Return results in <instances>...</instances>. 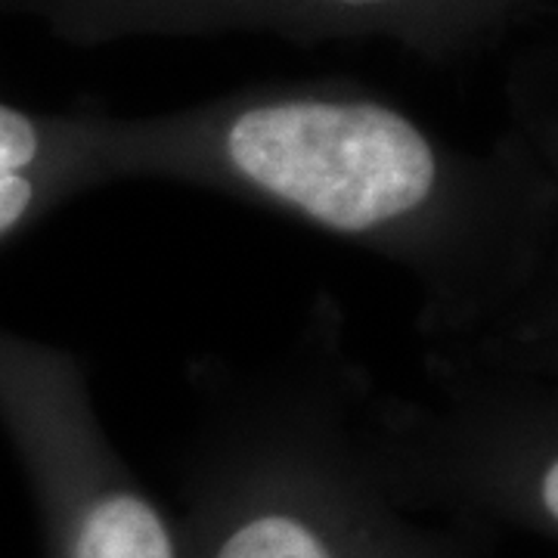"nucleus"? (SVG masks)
Masks as SVG:
<instances>
[{
	"instance_id": "1",
	"label": "nucleus",
	"mask_w": 558,
	"mask_h": 558,
	"mask_svg": "<svg viewBox=\"0 0 558 558\" xmlns=\"http://www.w3.org/2000/svg\"><path fill=\"white\" fill-rule=\"evenodd\" d=\"M112 180H165L282 218L385 260L416 292L428 351L497 336L537 289L553 202L519 131L459 146L385 97L264 87L109 124Z\"/></svg>"
},
{
	"instance_id": "2",
	"label": "nucleus",
	"mask_w": 558,
	"mask_h": 558,
	"mask_svg": "<svg viewBox=\"0 0 558 558\" xmlns=\"http://www.w3.org/2000/svg\"><path fill=\"white\" fill-rule=\"evenodd\" d=\"M180 469L183 558H487L497 531L400 506L363 438L373 379L323 307L258 366L193 373Z\"/></svg>"
},
{
	"instance_id": "3",
	"label": "nucleus",
	"mask_w": 558,
	"mask_h": 558,
	"mask_svg": "<svg viewBox=\"0 0 558 558\" xmlns=\"http://www.w3.org/2000/svg\"><path fill=\"white\" fill-rule=\"evenodd\" d=\"M428 388H369L363 438L400 506L558 543V379L428 354Z\"/></svg>"
},
{
	"instance_id": "4",
	"label": "nucleus",
	"mask_w": 558,
	"mask_h": 558,
	"mask_svg": "<svg viewBox=\"0 0 558 558\" xmlns=\"http://www.w3.org/2000/svg\"><path fill=\"white\" fill-rule=\"evenodd\" d=\"M0 413L35 487L47 558H183L178 519L112 440L72 354L0 332Z\"/></svg>"
},
{
	"instance_id": "5",
	"label": "nucleus",
	"mask_w": 558,
	"mask_h": 558,
	"mask_svg": "<svg viewBox=\"0 0 558 558\" xmlns=\"http://www.w3.org/2000/svg\"><path fill=\"white\" fill-rule=\"evenodd\" d=\"M524 0H60L62 22L94 40L190 32L289 38H391L453 53L490 35Z\"/></svg>"
},
{
	"instance_id": "6",
	"label": "nucleus",
	"mask_w": 558,
	"mask_h": 558,
	"mask_svg": "<svg viewBox=\"0 0 558 558\" xmlns=\"http://www.w3.org/2000/svg\"><path fill=\"white\" fill-rule=\"evenodd\" d=\"M112 116L38 119L0 102V242L60 202L112 186Z\"/></svg>"
},
{
	"instance_id": "7",
	"label": "nucleus",
	"mask_w": 558,
	"mask_h": 558,
	"mask_svg": "<svg viewBox=\"0 0 558 558\" xmlns=\"http://www.w3.org/2000/svg\"><path fill=\"white\" fill-rule=\"evenodd\" d=\"M519 134L531 146V153L537 156L546 186H549V202H553L549 248H546V264H543L534 295L527 299V304L521 307L509 326H502L497 336L481 341H527L558 332V100L537 121H524Z\"/></svg>"
},
{
	"instance_id": "8",
	"label": "nucleus",
	"mask_w": 558,
	"mask_h": 558,
	"mask_svg": "<svg viewBox=\"0 0 558 558\" xmlns=\"http://www.w3.org/2000/svg\"><path fill=\"white\" fill-rule=\"evenodd\" d=\"M428 354L478 360V363H490V366L524 369V373H539V376H556L558 379V332L527 341H478V344H469V348L428 351Z\"/></svg>"
}]
</instances>
